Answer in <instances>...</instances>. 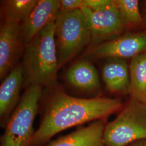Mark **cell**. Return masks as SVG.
Instances as JSON below:
<instances>
[{
  "mask_svg": "<svg viewBox=\"0 0 146 146\" xmlns=\"http://www.w3.org/2000/svg\"><path fill=\"white\" fill-rule=\"evenodd\" d=\"M25 44L20 23L2 21L0 28V80H3L18 64Z\"/></svg>",
  "mask_w": 146,
  "mask_h": 146,
  "instance_id": "cell-8",
  "label": "cell"
},
{
  "mask_svg": "<svg viewBox=\"0 0 146 146\" xmlns=\"http://www.w3.org/2000/svg\"><path fill=\"white\" fill-rule=\"evenodd\" d=\"M58 68H61L91 43V36L81 9L59 13L55 22Z\"/></svg>",
  "mask_w": 146,
  "mask_h": 146,
  "instance_id": "cell-4",
  "label": "cell"
},
{
  "mask_svg": "<svg viewBox=\"0 0 146 146\" xmlns=\"http://www.w3.org/2000/svg\"><path fill=\"white\" fill-rule=\"evenodd\" d=\"M45 101L39 127L29 146H43L54 136L73 127L105 120L123 108L119 99L78 98L54 89Z\"/></svg>",
  "mask_w": 146,
  "mask_h": 146,
  "instance_id": "cell-1",
  "label": "cell"
},
{
  "mask_svg": "<svg viewBox=\"0 0 146 146\" xmlns=\"http://www.w3.org/2000/svg\"><path fill=\"white\" fill-rule=\"evenodd\" d=\"M60 9L58 0H38L26 20L21 23V35L25 46L40 31L58 19Z\"/></svg>",
  "mask_w": 146,
  "mask_h": 146,
  "instance_id": "cell-9",
  "label": "cell"
},
{
  "mask_svg": "<svg viewBox=\"0 0 146 146\" xmlns=\"http://www.w3.org/2000/svg\"><path fill=\"white\" fill-rule=\"evenodd\" d=\"M146 52V31L127 33L120 37L92 47L84 58L90 60L101 58H133Z\"/></svg>",
  "mask_w": 146,
  "mask_h": 146,
  "instance_id": "cell-7",
  "label": "cell"
},
{
  "mask_svg": "<svg viewBox=\"0 0 146 146\" xmlns=\"http://www.w3.org/2000/svg\"><path fill=\"white\" fill-rule=\"evenodd\" d=\"M55 22L46 27L25 46L21 64L25 88L37 85L50 90L56 88L59 68Z\"/></svg>",
  "mask_w": 146,
  "mask_h": 146,
  "instance_id": "cell-2",
  "label": "cell"
},
{
  "mask_svg": "<svg viewBox=\"0 0 146 146\" xmlns=\"http://www.w3.org/2000/svg\"><path fill=\"white\" fill-rule=\"evenodd\" d=\"M42 97V87H27L11 114L1 137L0 146H29L34 135L33 125Z\"/></svg>",
  "mask_w": 146,
  "mask_h": 146,
  "instance_id": "cell-3",
  "label": "cell"
},
{
  "mask_svg": "<svg viewBox=\"0 0 146 146\" xmlns=\"http://www.w3.org/2000/svg\"><path fill=\"white\" fill-rule=\"evenodd\" d=\"M114 5V0H82V8L100 11Z\"/></svg>",
  "mask_w": 146,
  "mask_h": 146,
  "instance_id": "cell-17",
  "label": "cell"
},
{
  "mask_svg": "<svg viewBox=\"0 0 146 146\" xmlns=\"http://www.w3.org/2000/svg\"><path fill=\"white\" fill-rule=\"evenodd\" d=\"M105 120L91 122L43 146H106L104 140Z\"/></svg>",
  "mask_w": 146,
  "mask_h": 146,
  "instance_id": "cell-11",
  "label": "cell"
},
{
  "mask_svg": "<svg viewBox=\"0 0 146 146\" xmlns=\"http://www.w3.org/2000/svg\"><path fill=\"white\" fill-rule=\"evenodd\" d=\"M127 146H146V140L136 141Z\"/></svg>",
  "mask_w": 146,
  "mask_h": 146,
  "instance_id": "cell-19",
  "label": "cell"
},
{
  "mask_svg": "<svg viewBox=\"0 0 146 146\" xmlns=\"http://www.w3.org/2000/svg\"><path fill=\"white\" fill-rule=\"evenodd\" d=\"M60 1V13L81 9L82 7V0H61Z\"/></svg>",
  "mask_w": 146,
  "mask_h": 146,
  "instance_id": "cell-18",
  "label": "cell"
},
{
  "mask_svg": "<svg viewBox=\"0 0 146 146\" xmlns=\"http://www.w3.org/2000/svg\"><path fill=\"white\" fill-rule=\"evenodd\" d=\"M102 77L107 89L116 94H130L129 67L125 60L109 58L103 66Z\"/></svg>",
  "mask_w": 146,
  "mask_h": 146,
  "instance_id": "cell-12",
  "label": "cell"
},
{
  "mask_svg": "<svg viewBox=\"0 0 146 146\" xmlns=\"http://www.w3.org/2000/svg\"><path fill=\"white\" fill-rule=\"evenodd\" d=\"M1 2V16L2 21L21 24L29 15L38 0H7Z\"/></svg>",
  "mask_w": 146,
  "mask_h": 146,
  "instance_id": "cell-15",
  "label": "cell"
},
{
  "mask_svg": "<svg viewBox=\"0 0 146 146\" xmlns=\"http://www.w3.org/2000/svg\"><path fill=\"white\" fill-rule=\"evenodd\" d=\"M104 140L106 146H127L146 140V104L131 98L115 119L106 123Z\"/></svg>",
  "mask_w": 146,
  "mask_h": 146,
  "instance_id": "cell-5",
  "label": "cell"
},
{
  "mask_svg": "<svg viewBox=\"0 0 146 146\" xmlns=\"http://www.w3.org/2000/svg\"><path fill=\"white\" fill-rule=\"evenodd\" d=\"M129 67L131 98L146 104V52L131 58Z\"/></svg>",
  "mask_w": 146,
  "mask_h": 146,
  "instance_id": "cell-14",
  "label": "cell"
},
{
  "mask_svg": "<svg viewBox=\"0 0 146 146\" xmlns=\"http://www.w3.org/2000/svg\"><path fill=\"white\" fill-rule=\"evenodd\" d=\"M126 28L141 26L143 20L137 0H114Z\"/></svg>",
  "mask_w": 146,
  "mask_h": 146,
  "instance_id": "cell-16",
  "label": "cell"
},
{
  "mask_svg": "<svg viewBox=\"0 0 146 146\" xmlns=\"http://www.w3.org/2000/svg\"><path fill=\"white\" fill-rule=\"evenodd\" d=\"M23 84V69L21 64H18L3 80L0 86V123L3 128L20 101Z\"/></svg>",
  "mask_w": 146,
  "mask_h": 146,
  "instance_id": "cell-10",
  "label": "cell"
},
{
  "mask_svg": "<svg viewBox=\"0 0 146 146\" xmlns=\"http://www.w3.org/2000/svg\"><path fill=\"white\" fill-rule=\"evenodd\" d=\"M65 78L75 88L86 93H94L100 89L99 78L97 70L92 62L83 58L69 68Z\"/></svg>",
  "mask_w": 146,
  "mask_h": 146,
  "instance_id": "cell-13",
  "label": "cell"
},
{
  "mask_svg": "<svg viewBox=\"0 0 146 146\" xmlns=\"http://www.w3.org/2000/svg\"><path fill=\"white\" fill-rule=\"evenodd\" d=\"M91 36L92 47L115 39L123 34L125 27L114 5L100 11L81 9Z\"/></svg>",
  "mask_w": 146,
  "mask_h": 146,
  "instance_id": "cell-6",
  "label": "cell"
}]
</instances>
